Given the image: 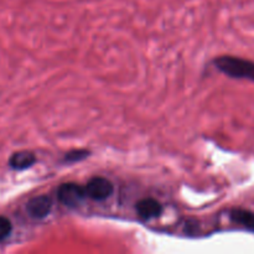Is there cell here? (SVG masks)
<instances>
[{"label": "cell", "instance_id": "obj_1", "mask_svg": "<svg viewBox=\"0 0 254 254\" xmlns=\"http://www.w3.org/2000/svg\"><path fill=\"white\" fill-rule=\"evenodd\" d=\"M215 64L222 73L238 79L254 81V62L233 56H221L215 60Z\"/></svg>", "mask_w": 254, "mask_h": 254}, {"label": "cell", "instance_id": "obj_2", "mask_svg": "<svg viewBox=\"0 0 254 254\" xmlns=\"http://www.w3.org/2000/svg\"><path fill=\"white\" fill-rule=\"evenodd\" d=\"M57 197L62 205L68 206V207H76L87 197V195L84 188L77 185V184L68 183L60 186L57 190Z\"/></svg>", "mask_w": 254, "mask_h": 254}, {"label": "cell", "instance_id": "obj_3", "mask_svg": "<svg viewBox=\"0 0 254 254\" xmlns=\"http://www.w3.org/2000/svg\"><path fill=\"white\" fill-rule=\"evenodd\" d=\"M84 190L87 197L96 201H103L111 197L114 191V186L106 178H93L84 186Z\"/></svg>", "mask_w": 254, "mask_h": 254}, {"label": "cell", "instance_id": "obj_4", "mask_svg": "<svg viewBox=\"0 0 254 254\" xmlns=\"http://www.w3.org/2000/svg\"><path fill=\"white\" fill-rule=\"evenodd\" d=\"M27 213L32 218L41 220L49 216V213L52 210V200L49 196H37V197L31 198L26 205Z\"/></svg>", "mask_w": 254, "mask_h": 254}, {"label": "cell", "instance_id": "obj_5", "mask_svg": "<svg viewBox=\"0 0 254 254\" xmlns=\"http://www.w3.org/2000/svg\"><path fill=\"white\" fill-rule=\"evenodd\" d=\"M136 212L144 220H151L163 213V206L155 198H143L136 203Z\"/></svg>", "mask_w": 254, "mask_h": 254}, {"label": "cell", "instance_id": "obj_6", "mask_svg": "<svg viewBox=\"0 0 254 254\" xmlns=\"http://www.w3.org/2000/svg\"><path fill=\"white\" fill-rule=\"evenodd\" d=\"M36 163V156L31 151H17L14 153L9 159L10 168L14 170H25V169L31 168Z\"/></svg>", "mask_w": 254, "mask_h": 254}, {"label": "cell", "instance_id": "obj_7", "mask_svg": "<svg viewBox=\"0 0 254 254\" xmlns=\"http://www.w3.org/2000/svg\"><path fill=\"white\" fill-rule=\"evenodd\" d=\"M230 216L233 222L243 226L247 230L254 231V212L243 210V208H235V210L231 211Z\"/></svg>", "mask_w": 254, "mask_h": 254}, {"label": "cell", "instance_id": "obj_8", "mask_svg": "<svg viewBox=\"0 0 254 254\" xmlns=\"http://www.w3.org/2000/svg\"><path fill=\"white\" fill-rule=\"evenodd\" d=\"M88 155L89 151L82 150V149H76V150H72L69 153H67L66 156H64V160L68 161V163H76V161L83 160Z\"/></svg>", "mask_w": 254, "mask_h": 254}, {"label": "cell", "instance_id": "obj_9", "mask_svg": "<svg viewBox=\"0 0 254 254\" xmlns=\"http://www.w3.org/2000/svg\"><path fill=\"white\" fill-rule=\"evenodd\" d=\"M11 230H12L11 222H10L6 217L0 216V241L9 237L10 233H11Z\"/></svg>", "mask_w": 254, "mask_h": 254}]
</instances>
